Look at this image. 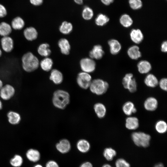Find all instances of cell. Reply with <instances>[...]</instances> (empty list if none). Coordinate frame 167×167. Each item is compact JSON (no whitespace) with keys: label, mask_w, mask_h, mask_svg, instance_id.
<instances>
[{"label":"cell","mask_w":167,"mask_h":167,"mask_svg":"<svg viewBox=\"0 0 167 167\" xmlns=\"http://www.w3.org/2000/svg\"><path fill=\"white\" fill-rule=\"evenodd\" d=\"M127 54L132 59L137 60L141 56L139 47L135 45L131 46L127 50Z\"/></svg>","instance_id":"7402d4cb"},{"label":"cell","mask_w":167,"mask_h":167,"mask_svg":"<svg viewBox=\"0 0 167 167\" xmlns=\"http://www.w3.org/2000/svg\"><path fill=\"white\" fill-rule=\"evenodd\" d=\"M8 121L10 123L12 124H16L20 122L21 118L19 114L18 113L10 111L7 114Z\"/></svg>","instance_id":"d6a6232c"},{"label":"cell","mask_w":167,"mask_h":167,"mask_svg":"<svg viewBox=\"0 0 167 167\" xmlns=\"http://www.w3.org/2000/svg\"><path fill=\"white\" fill-rule=\"evenodd\" d=\"M155 128L157 132L160 134H163L166 132L167 125L163 120H159L156 123Z\"/></svg>","instance_id":"d590c367"},{"label":"cell","mask_w":167,"mask_h":167,"mask_svg":"<svg viewBox=\"0 0 167 167\" xmlns=\"http://www.w3.org/2000/svg\"><path fill=\"white\" fill-rule=\"evenodd\" d=\"M109 86L108 83L100 79L92 81L89 88L91 92L97 95H101L105 93Z\"/></svg>","instance_id":"3957f363"},{"label":"cell","mask_w":167,"mask_h":167,"mask_svg":"<svg viewBox=\"0 0 167 167\" xmlns=\"http://www.w3.org/2000/svg\"><path fill=\"white\" fill-rule=\"evenodd\" d=\"M73 28L71 23L66 21L63 22L59 27L60 32L63 34L66 35L70 33Z\"/></svg>","instance_id":"f1b7e54d"},{"label":"cell","mask_w":167,"mask_h":167,"mask_svg":"<svg viewBox=\"0 0 167 167\" xmlns=\"http://www.w3.org/2000/svg\"><path fill=\"white\" fill-rule=\"evenodd\" d=\"M167 79L166 78H162L159 81V85L160 87L162 90L164 91H167Z\"/></svg>","instance_id":"ab89813d"},{"label":"cell","mask_w":167,"mask_h":167,"mask_svg":"<svg viewBox=\"0 0 167 167\" xmlns=\"http://www.w3.org/2000/svg\"><path fill=\"white\" fill-rule=\"evenodd\" d=\"M102 167H112L109 164H105L102 165Z\"/></svg>","instance_id":"681fc988"},{"label":"cell","mask_w":167,"mask_h":167,"mask_svg":"<svg viewBox=\"0 0 167 167\" xmlns=\"http://www.w3.org/2000/svg\"><path fill=\"white\" fill-rule=\"evenodd\" d=\"M130 36L132 41L137 44L140 43L143 39V33L139 29H132L130 33Z\"/></svg>","instance_id":"9a60e30c"},{"label":"cell","mask_w":167,"mask_h":167,"mask_svg":"<svg viewBox=\"0 0 167 167\" xmlns=\"http://www.w3.org/2000/svg\"><path fill=\"white\" fill-rule=\"evenodd\" d=\"M57 150L62 154H65L69 152L71 148L70 142L68 139H64L60 140L56 144Z\"/></svg>","instance_id":"ba28073f"},{"label":"cell","mask_w":167,"mask_h":167,"mask_svg":"<svg viewBox=\"0 0 167 167\" xmlns=\"http://www.w3.org/2000/svg\"><path fill=\"white\" fill-rule=\"evenodd\" d=\"M70 100V95L67 92L63 90L58 89L54 92L52 102L56 108L63 109L69 104Z\"/></svg>","instance_id":"6da1fadb"},{"label":"cell","mask_w":167,"mask_h":167,"mask_svg":"<svg viewBox=\"0 0 167 167\" xmlns=\"http://www.w3.org/2000/svg\"><path fill=\"white\" fill-rule=\"evenodd\" d=\"M2 104L1 101L0 100V110L2 109Z\"/></svg>","instance_id":"f5cc1de1"},{"label":"cell","mask_w":167,"mask_h":167,"mask_svg":"<svg viewBox=\"0 0 167 167\" xmlns=\"http://www.w3.org/2000/svg\"><path fill=\"white\" fill-rule=\"evenodd\" d=\"M122 109L124 113L128 116L131 115L137 111V109L133 103L130 101L126 102L124 104Z\"/></svg>","instance_id":"603a6c76"},{"label":"cell","mask_w":167,"mask_h":167,"mask_svg":"<svg viewBox=\"0 0 167 167\" xmlns=\"http://www.w3.org/2000/svg\"><path fill=\"white\" fill-rule=\"evenodd\" d=\"M92 81V77L89 73L83 71L78 74L76 79L78 86L84 89L89 88Z\"/></svg>","instance_id":"8992f818"},{"label":"cell","mask_w":167,"mask_h":167,"mask_svg":"<svg viewBox=\"0 0 167 167\" xmlns=\"http://www.w3.org/2000/svg\"><path fill=\"white\" fill-rule=\"evenodd\" d=\"M76 146L78 150L82 153L88 152L91 148L89 142L87 140L84 139L79 140L77 142Z\"/></svg>","instance_id":"e0dca14e"},{"label":"cell","mask_w":167,"mask_h":167,"mask_svg":"<svg viewBox=\"0 0 167 167\" xmlns=\"http://www.w3.org/2000/svg\"><path fill=\"white\" fill-rule=\"evenodd\" d=\"M15 92L14 88L10 85L7 84L0 90V96L3 99L8 100L14 95Z\"/></svg>","instance_id":"9c48e42d"},{"label":"cell","mask_w":167,"mask_h":167,"mask_svg":"<svg viewBox=\"0 0 167 167\" xmlns=\"http://www.w3.org/2000/svg\"><path fill=\"white\" fill-rule=\"evenodd\" d=\"M130 6L133 10H138L142 8L143 2L141 0H129Z\"/></svg>","instance_id":"8d00e7d4"},{"label":"cell","mask_w":167,"mask_h":167,"mask_svg":"<svg viewBox=\"0 0 167 167\" xmlns=\"http://www.w3.org/2000/svg\"><path fill=\"white\" fill-rule=\"evenodd\" d=\"M104 54V52L102 46L99 45L94 46L92 50L89 52V55L92 59L96 60L101 58Z\"/></svg>","instance_id":"8fae6325"},{"label":"cell","mask_w":167,"mask_h":167,"mask_svg":"<svg viewBox=\"0 0 167 167\" xmlns=\"http://www.w3.org/2000/svg\"><path fill=\"white\" fill-rule=\"evenodd\" d=\"M34 167H43L40 164H37L35 165Z\"/></svg>","instance_id":"816d5d0a"},{"label":"cell","mask_w":167,"mask_h":167,"mask_svg":"<svg viewBox=\"0 0 167 167\" xmlns=\"http://www.w3.org/2000/svg\"><path fill=\"white\" fill-rule=\"evenodd\" d=\"M53 63V60L51 58L45 57L41 61L40 65L43 71H48L51 70Z\"/></svg>","instance_id":"4dcf8cb0"},{"label":"cell","mask_w":167,"mask_h":167,"mask_svg":"<svg viewBox=\"0 0 167 167\" xmlns=\"http://www.w3.org/2000/svg\"><path fill=\"white\" fill-rule=\"evenodd\" d=\"M45 167H59L58 163L54 160L49 161L46 164Z\"/></svg>","instance_id":"b9f144b4"},{"label":"cell","mask_w":167,"mask_h":167,"mask_svg":"<svg viewBox=\"0 0 167 167\" xmlns=\"http://www.w3.org/2000/svg\"><path fill=\"white\" fill-rule=\"evenodd\" d=\"M161 50L163 52L166 53L167 51V42L166 41H163L161 46Z\"/></svg>","instance_id":"ee69618b"},{"label":"cell","mask_w":167,"mask_h":167,"mask_svg":"<svg viewBox=\"0 0 167 167\" xmlns=\"http://www.w3.org/2000/svg\"><path fill=\"white\" fill-rule=\"evenodd\" d=\"M158 103L156 99L152 97L147 98L144 103V108L149 111H153L157 108Z\"/></svg>","instance_id":"5bb4252c"},{"label":"cell","mask_w":167,"mask_h":167,"mask_svg":"<svg viewBox=\"0 0 167 167\" xmlns=\"http://www.w3.org/2000/svg\"><path fill=\"white\" fill-rule=\"evenodd\" d=\"M109 47L110 53L113 55H115L118 53L121 49V45L120 42L117 40L112 39L108 42Z\"/></svg>","instance_id":"ac0fdd59"},{"label":"cell","mask_w":167,"mask_h":167,"mask_svg":"<svg viewBox=\"0 0 167 167\" xmlns=\"http://www.w3.org/2000/svg\"><path fill=\"white\" fill-rule=\"evenodd\" d=\"M24 25L25 22L24 20L22 18L19 16L13 19L11 22V28L16 30L22 29Z\"/></svg>","instance_id":"83f0119b"},{"label":"cell","mask_w":167,"mask_h":167,"mask_svg":"<svg viewBox=\"0 0 167 167\" xmlns=\"http://www.w3.org/2000/svg\"><path fill=\"white\" fill-rule=\"evenodd\" d=\"M84 0H74V2L77 4L82 5L83 3Z\"/></svg>","instance_id":"7dc6e473"},{"label":"cell","mask_w":167,"mask_h":167,"mask_svg":"<svg viewBox=\"0 0 167 167\" xmlns=\"http://www.w3.org/2000/svg\"><path fill=\"white\" fill-rule=\"evenodd\" d=\"M2 54V51L1 50V49L0 48V57H1Z\"/></svg>","instance_id":"db71d44e"},{"label":"cell","mask_w":167,"mask_h":167,"mask_svg":"<svg viewBox=\"0 0 167 167\" xmlns=\"http://www.w3.org/2000/svg\"><path fill=\"white\" fill-rule=\"evenodd\" d=\"M23 162L22 157L19 155H16L11 160L10 163L13 166L19 167L21 166Z\"/></svg>","instance_id":"74e56055"},{"label":"cell","mask_w":167,"mask_h":167,"mask_svg":"<svg viewBox=\"0 0 167 167\" xmlns=\"http://www.w3.org/2000/svg\"><path fill=\"white\" fill-rule=\"evenodd\" d=\"M58 45L62 54L66 55L69 54L71 45L67 39L64 38L61 39L58 41Z\"/></svg>","instance_id":"2e32d148"},{"label":"cell","mask_w":167,"mask_h":167,"mask_svg":"<svg viewBox=\"0 0 167 167\" xmlns=\"http://www.w3.org/2000/svg\"><path fill=\"white\" fill-rule=\"evenodd\" d=\"M109 20V19L106 15L102 13L98 15L95 19L96 24L99 26H103L106 24Z\"/></svg>","instance_id":"1f68e13d"},{"label":"cell","mask_w":167,"mask_h":167,"mask_svg":"<svg viewBox=\"0 0 167 167\" xmlns=\"http://www.w3.org/2000/svg\"><path fill=\"white\" fill-rule=\"evenodd\" d=\"M31 4L35 6L41 5L43 2V0H29Z\"/></svg>","instance_id":"7bdbcfd3"},{"label":"cell","mask_w":167,"mask_h":167,"mask_svg":"<svg viewBox=\"0 0 167 167\" xmlns=\"http://www.w3.org/2000/svg\"><path fill=\"white\" fill-rule=\"evenodd\" d=\"M79 167H93V165L91 162L86 161L81 164Z\"/></svg>","instance_id":"f6af8a7d"},{"label":"cell","mask_w":167,"mask_h":167,"mask_svg":"<svg viewBox=\"0 0 167 167\" xmlns=\"http://www.w3.org/2000/svg\"><path fill=\"white\" fill-rule=\"evenodd\" d=\"M38 53L41 56L47 57L51 53L49 45L47 43L41 44L37 48Z\"/></svg>","instance_id":"d4e9b609"},{"label":"cell","mask_w":167,"mask_h":167,"mask_svg":"<svg viewBox=\"0 0 167 167\" xmlns=\"http://www.w3.org/2000/svg\"><path fill=\"white\" fill-rule=\"evenodd\" d=\"M11 32L12 28L9 24L4 22L0 23V35L2 37L9 36Z\"/></svg>","instance_id":"4316f807"},{"label":"cell","mask_w":167,"mask_h":167,"mask_svg":"<svg viewBox=\"0 0 167 167\" xmlns=\"http://www.w3.org/2000/svg\"><path fill=\"white\" fill-rule=\"evenodd\" d=\"M144 82L147 86L151 88H154L158 84V81L157 78L153 74H150L148 75L145 77Z\"/></svg>","instance_id":"cb8c5ba5"},{"label":"cell","mask_w":167,"mask_h":167,"mask_svg":"<svg viewBox=\"0 0 167 167\" xmlns=\"http://www.w3.org/2000/svg\"><path fill=\"white\" fill-rule=\"evenodd\" d=\"M80 65L83 71L88 73L93 72L96 69V62L91 58L82 59L80 61Z\"/></svg>","instance_id":"52a82bcc"},{"label":"cell","mask_w":167,"mask_h":167,"mask_svg":"<svg viewBox=\"0 0 167 167\" xmlns=\"http://www.w3.org/2000/svg\"><path fill=\"white\" fill-rule=\"evenodd\" d=\"M131 137L137 146L146 148L149 145L151 137L148 134L142 132H135L132 134Z\"/></svg>","instance_id":"277c9868"},{"label":"cell","mask_w":167,"mask_h":167,"mask_svg":"<svg viewBox=\"0 0 167 167\" xmlns=\"http://www.w3.org/2000/svg\"><path fill=\"white\" fill-rule=\"evenodd\" d=\"M116 167H130V164L123 158L118 159L115 163Z\"/></svg>","instance_id":"f35d334b"},{"label":"cell","mask_w":167,"mask_h":167,"mask_svg":"<svg viewBox=\"0 0 167 167\" xmlns=\"http://www.w3.org/2000/svg\"><path fill=\"white\" fill-rule=\"evenodd\" d=\"M154 167H164V166L162 163H160L155 165Z\"/></svg>","instance_id":"c3c4849f"},{"label":"cell","mask_w":167,"mask_h":167,"mask_svg":"<svg viewBox=\"0 0 167 167\" xmlns=\"http://www.w3.org/2000/svg\"><path fill=\"white\" fill-rule=\"evenodd\" d=\"M26 156L30 161L36 162L40 159L41 155L39 152L37 150L32 149H29L26 153Z\"/></svg>","instance_id":"484cf974"},{"label":"cell","mask_w":167,"mask_h":167,"mask_svg":"<svg viewBox=\"0 0 167 167\" xmlns=\"http://www.w3.org/2000/svg\"><path fill=\"white\" fill-rule=\"evenodd\" d=\"M93 15V11L91 7L88 6L84 7L82 12V16L84 19L90 20L92 18Z\"/></svg>","instance_id":"836d02e7"},{"label":"cell","mask_w":167,"mask_h":167,"mask_svg":"<svg viewBox=\"0 0 167 167\" xmlns=\"http://www.w3.org/2000/svg\"><path fill=\"white\" fill-rule=\"evenodd\" d=\"M3 87V83L2 80L0 79V90Z\"/></svg>","instance_id":"f907efd6"},{"label":"cell","mask_w":167,"mask_h":167,"mask_svg":"<svg viewBox=\"0 0 167 167\" xmlns=\"http://www.w3.org/2000/svg\"><path fill=\"white\" fill-rule=\"evenodd\" d=\"M101 2L104 5L108 6L112 3L114 0H100Z\"/></svg>","instance_id":"bcb514c9"},{"label":"cell","mask_w":167,"mask_h":167,"mask_svg":"<svg viewBox=\"0 0 167 167\" xmlns=\"http://www.w3.org/2000/svg\"><path fill=\"white\" fill-rule=\"evenodd\" d=\"M6 10L5 6L0 4V17L3 18L6 16L7 15Z\"/></svg>","instance_id":"60d3db41"},{"label":"cell","mask_w":167,"mask_h":167,"mask_svg":"<svg viewBox=\"0 0 167 167\" xmlns=\"http://www.w3.org/2000/svg\"><path fill=\"white\" fill-rule=\"evenodd\" d=\"M22 62L23 69L29 72L36 70L40 65L38 59L31 52H28L23 55Z\"/></svg>","instance_id":"7a4b0ae2"},{"label":"cell","mask_w":167,"mask_h":167,"mask_svg":"<svg viewBox=\"0 0 167 167\" xmlns=\"http://www.w3.org/2000/svg\"><path fill=\"white\" fill-rule=\"evenodd\" d=\"M119 22L122 26L126 28L131 26L133 23L132 18L129 15L126 14H124L120 16Z\"/></svg>","instance_id":"f546056e"},{"label":"cell","mask_w":167,"mask_h":167,"mask_svg":"<svg viewBox=\"0 0 167 167\" xmlns=\"http://www.w3.org/2000/svg\"><path fill=\"white\" fill-rule=\"evenodd\" d=\"M2 49L5 52H11L14 48V41L9 36L2 37L1 40Z\"/></svg>","instance_id":"30bf717a"},{"label":"cell","mask_w":167,"mask_h":167,"mask_svg":"<svg viewBox=\"0 0 167 167\" xmlns=\"http://www.w3.org/2000/svg\"><path fill=\"white\" fill-rule=\"evenodd\" d=\"M49 79L55 84H61L63 80V75L59 70L54 69L52 70L49 76Z\"/></svg>","instance_id":"7c38bea8"},{"label":"cell","mask_w":167,"mask_h":167,"mask_svg":"<svg viewBox=\"0 0 167 167\" xmlns=\"http://www.w3.org/2000/svg\"><path fill=\"white\" fill-rule=\"evenodd\" d=\"M24 35L28 41H32L37 38L38 32L34 27H30L27 28L24 30Z\"/></svg>","instance_id":"4fadbf2b"},{"label":"cell","mask_w":167,"mask_h":167,"mask_svg":"<svg viewBox=\"0 0 167 167\" xmlns=\"http://www.w3.org/2000/svg\"><path fill=\"white\" fill-rule=\"evenodd\" d=\"M94 111L97 116L100 118H104L106 113V109L105 105L102 103H97L94 105Z\"/></svg>","instance_id":"44dd1931"},{"label":"cell","mask_w":167,"mask_h":167,"mask_svg":"<svg viewBox=\"0 0 167 167\" xmlns=\"http://www.w3.org/2000/svg\"><path fill=\"white\" fill-rule=\"evenodd\" d=\"M139 122L137 118L134 117H130L126 120L125 126L130 130H135L138 128Z\"/></svg>","instance_id":"d6986e66"},{"label":"cell","mask_w":167,"mask_h":167,"mask_svg":"<svg viewBox=\"0 0 167 167\" xmlns=\"http://www.w3.org/2000/svg\"><path fill=\"white\" fill-rule=\"evenodd\" d=\"M122 84L124 88L131 92H134L137 90V83L133 74L131 73L125 75L123 78Z\"/></svg>","instance_id":"5b68a950"},{"label":"cell","mask_w":167,"mask_h":167,"mask_svg":"<svg viewBox=\"0 0 167 167\" xmlns=\"http://www.w3.org/2000/svg\"><path fill=\"white\" fill-rule=\"evenodd\" d=\"M137 68L139 72L142 74L149 72L152 69L150 63L146 60H141L137 64Z\"/></svg>","instance_id":"ffe728a7"},{"label":"cell","mask_w":167,"mask_h":167,"mask_svg":"<svg viewBox=\"0 0 167 167\" xmlns=\"http://www.w3.org/2000/svg\"><path fill=\"white\" fill-rule=\"evenodd\" d=\"M116 151L111 148H106L104 150L103 155L105 158L108 161H111L113 160L114 157L116 155Z\"/></svg>","instance_id":"e575fe53"}]
</instances>
